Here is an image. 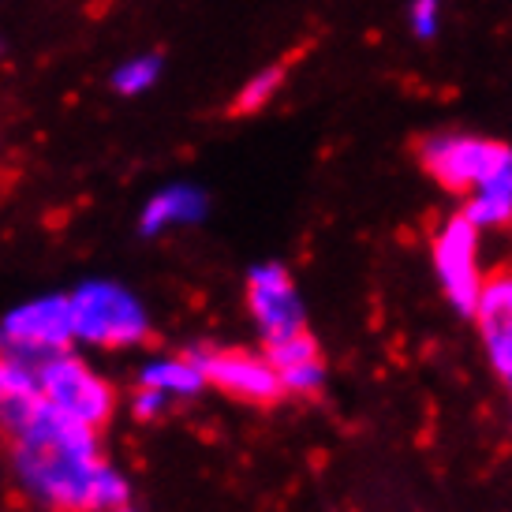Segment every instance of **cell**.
<instances>
[{
  "label": "cell",
  "mask_w": 512,
  "mask_h": 512,
  "mask_svg": "<svg viewBox=\"0 0 512 512\" xmlns=\"http://www.w3.org/2000/svg\"><path fill=\"white\" fill-rule=\"evenodd\" d=\"M139 385L161 389L165 397H199L206 389V374L195 359H154L139 370Z\"/></svg>",
  "instance_id": "12"
},
{
  "label": "cell",
  "mask_w": 512,
  "mask_h": 512,
  "mask_svg": "<svg viewBox=\"0 0 512 512\" xmlns=\"http://www.w3.org/2000/svg\"><path fill=\"white\" fill-rule=\"evenodd\" d=\"M113 512H135V509H128V505H120V509H113Z\"/></svg>",
  "instance_id": "20"
},
{
  "label": "cell",
  "mask_w": 512,
  "mask_h": 512,
  "mask_svg": "<svg viewBox=\"0 0 512 512\" xmlns=\"http://www.w3.org/2000/svg\"><path fill=\"white\" fill-rule=\"evenodd\" d=\"M206 191H199L195 184H172L165 191H157L154 199L143 206L139 217V232L143 236H161L172 225H195L206 217Z\"/></svg>",
  "instance_id": "11"
},
{
  "label": "cell",
  "mask_w": 512,
  "mask_h": 512,
  "mask_svg": "<svg viewBox=\"0 0 512 512\" xmlns=\"http://www.w3.org/2000/svg\"><path fill=\"white\" fill-rule=\"evenodd\" d=\"M419 165L438 180L445 191L471 195L475 187L490 180L512 154L505 143L479 139V135H460V131H434L415 143Z\"/></svg>",
  "instance_id": "3"
},
{
  "label": "cell",
  "mask_w": 512,
  "mask_h": 512,
  "mask_svg": "<svg viewBox=\"0 0 512 512\" xmlns=\"http://www.w3.org/2000/svg\"><path fill=\"white\" fill-rule=\"evenodd\" d=\"M475 251H479V228L464 214L449 217L434 236V266H438L441 288L464 318L475 314V296L483 285L479 266H475Z\"/></svg>",
  "instance_id": "7"
},
{
  "label": "cell",
  "mask_w": 512,
  "mask_h": 512,
  "mask_svg": "<svg viewBox=\"0 0 512 512\" xmlns=\"http://www.w3.org/2000/svg\"><path fill=\"white\" fill-rule=\"evenodd\" d=\"M438 12H441V0H412V30L419 38H434V30H438Z\"/></svg>",
  "instance_id": "19"
},
{
  "label": "cell",
  "mask_w": 512,
  "mask_h": 512,
  "mask_svg": "<svg viewBox=\"0 0 512 512\" xmlns=\"http://www.w3.org/2000/svg\"><path fill=\"white\" fill-rule=\"evenodd\" d=\"M72 307L75 341L94 348H131L150 337V318L143 303L131 296L124 285L113 281H90L68 296Z\"/></svg>",
  "instance_id": "2"
},
{
  "label": "cell",
  "mask_w": 512,
  "mask_h": 512,
  "mask_svg": "<svg viewBox=\"0 0 512 512\" xmlns=\"http://www.w3.org/2000/svg\"><path fill=\"white\" fill-rule=\"evenodd\" d=\"M187 359H195L206 374V385H217L221 393L243 400V404H262L270 408L285 397V385H281V374L266 356H251L243 348H217V352H206V348H195Z\"/></svg>",
  "instance_id": "6"
},
{
  "label": "cell",
  "mask_w": 512,
  "mask_h": 512,
  "mask_svg": "<svg viewBox=\"0 0 512 512\" xmlns=\"http://www.w3.org/2000/svg\"><path fill=\"white\" fill-rule=\"evenodd\" d=\"M72 344L75 329L68 296L30 299L0 322V356L19 359L27 367H38L60 352H72Z\"/></svg>",
  "instance_id": "4"
},
{
  "label": "cell",
  "mask_w": 512,
  "mask_h": 512,
  "mask_svg": "<svg viewBox=\"0 0 512 512\" xmlns=\"http://www.w3.org/2000/svg\"><path fill=\"white\" fill-rule=\"evenodd\" d=\"M247 303L266 341H281L307 329V314L296 296L292 273L281 262H262L247 273Z\"/></svg>",
  "instance_id": "8"
},
{
  "label": "cell",
  "mask_w": 512,
  "mask_h": 512,
  "mask_svg": "<svg viewBox=\"0 0 512 512\" xmlns=\"http://www.w3.org/2000/svg\"><path fill=\"white\" fill-rule=\"evenodd\" d=\"M45 404L34 367L19 363V359L0 356V430L15 438L19 430L30 427V419L38 415V408Z\"/></svg>",
  "instance_id": "10"
},
{
  "label": "cell",
  "mask_w": 512,
  "mask_h": 512,
  "mask_svg": "<svg viewBox=\"0 0 512 512\" xmlns=\"http://www.w3.org/2000/svg\"><path fill=\"white\" fill-rule=\"evenodd\" d=\"M322 356L318 352V341H314L307 329H299L292 337H281V341H266V359H270L277 370L292 367V363H303V359Z\"/></svg>",
  "instance_id": "17"
},
{
  "label": "cell",
  "mask_w": 512,
  "mask_h": 512,
  "mask_svg": "<svg viewBox=\"0 0 512 512\" xmlns=\"http://www.w3.org/2000/svg\"><path fill=\"white\" fill-rule=\"evenodd\" d=\"M277 374H281L285 393H296V397H318V393H322V385H326V363H322V356L292 363V367L277 370Z\"/></svg>",
  "instance_id": "16"
},
{
  "label": "cell",
  "mask_w": 512,
  "mask_h": 512,
  "mask_svg": "<svg viewBox=\"0 0 512 512\" xmlns=\"http://www.w3.org/2000/svg\"><path fill=\"white\" fill-rule=\"evenodd\" d=\"M12 464L30 498L53 512H98L105 456L98 430L42 404L27 430L12 438Z\"/></svg>",
  "instance_id": "1"
},
{
  "label": "cell",
  "mask_w": 512,
  "mask_h": 512,
  "mask_svg": "<svg viewBox=\"0 0 512 512\" xmlns=\"http://www.w3.org/2000/svg\"><path fill=\"white\" fill-rule=\"evenodd\" d=\"M34 378H38L45 404H53L57 412L72 415V419H79V423H86V427L94 430H101L113 419V408H116L113 385L105 382L101 374H94L72 352H60V356L38 363Z\"/></svg>",
  "instance_id": "5"
},
{
  "label": "cell",
  "mask_w": 512,
  "mask_h": 512,
  "mask_svg": "<svg viewBox=\"0 0 512 512\" xmlns=\"http://www.w3.org/2000/svg\"><path fill=\"white\" fill-rule=\"evenodd\" d=\"M471 225L479 228H509L512 225V195L509 191H494V187H475L468 206L460 210Z\"/></svg>",
  "instance_id": "13"
},
{
  "label": "cell",
  "mask_w": 512,
  "mask_h": 512,
  "mask_svg": "<svg viewBox=\"0 0 512 512\" xmlns=\"http://www.w3.org/2000/svg\"><path fill=\"white\" fill-rule=\"evenodd\" d=\"M479 329H483L486 352L490 363L512 389V270L490 273L479 296H475V314H471Z\"/></svg>",
  "instance_id": "9"
},
{
  "label": "cell",
  "mask_w": 512,
  "mask_h": 512,
  "mask_svg": "<svg viewBox=\"0 0 512 512\" xmlns=\"http://www.w3.org/2000/svg\"><path fill=\"white\" fill-rule=\"evenodd\" d=\"M285 75H288L285 64H273V68H262L255 79H247V86H243L240 94H236V101H232V116L262 113L273 101V94L285 86Z\"/></svg>",
  "instance_id": "14"
},
{
  "label": "cell",
  "mask_w": 512,
  "mask_h": 512,
  "mask_svg": "<svg viewBox=\"0 0 512 512\" xmlns=\"http://www.w3.org/2000/svg\"><path fill=\"white\" fill-rule=\"evenodd\" d=\"M157 75H161V57H154V53L131 57L128 64H120L113 72V90L135 98V94H143V90H150L157 83Z\"/></svg>",
  "instance_id": "15"
},
{
  "label": "cell",
  "mask_w": 512,
  "mask_h": 512,
  "mask_svg": "<svg viewBox=\"0 0 512 512\" xmlns=\"http://www.w3.org/2000/svg\"><path fill=\"white\" fill-rule=\"evenodd\" d=\"M165 404H169V397L161 393V389H150V385H139L135 389V397H131V412H135V419H157V415L165 412Z\"/></svg>",
  "instance_id": "18"
}]
</instances>
